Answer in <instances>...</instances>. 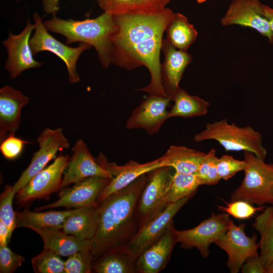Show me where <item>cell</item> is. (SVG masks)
<instances>
[{"label": "cell", "instance_id": "44", "mask_svg": "<svg viewBox=\"0 0 273 273\" xmlns=\"http://www.w3.org/2000/svg\"><path fill=\"white\" fill-rule=\"evenodd\" d=\"M265 273H273V264L266 269Z\"/></svg>", "mask_w": 273, "mask_h": 273}, {"label": "cell", "instance_id": "39", "mask_svg": "<svg viewBox=\"0 0 273 273\" xmlns=\"http://www.w3.org/2000/svg\"><path fill=\"white\" fill-rule=\"evenodd\" d=\"M25 260L22 256L13 252L7 246H0V272L11 273Z\"/></svg>", "mask_w": 273, "mask_h": 273}, {"label": "cell", "instance_id": "23", "mask_svg": "<svg viewBox=\"0 0 273 273\" xmlns=\"http://www.w3.org/2000/svg\"><path fill=\"white\" fill-rule=\"evenodd\" d=\"M205 153L185 146L172 145L159 157L161 166H166L180 173H195Z\"/></svg>", "mask_w": 273, "mask_h": 273}, {"label": "cell", "instance_id": "40", "mask_svg": "<svg viewBox=\"0 0 273 273\" xmlns=\"http://www.w3.org/2000/svg\"><path fill=\"white\" fill-rule=\"evenodd\" d=\"M240 270L243 273H265V267L259 255L247 259Z\"/></svg>", "mask_w": 273, "mask_h": 273}, {"label": "cell", "instance_id": "8", "mask_svg": "<svg viewBox=\"0 0 273 273\" xmlns=\"http://www.w3.org/2000/svg\"><path fill=\"white\" fill-rule=\"evenodd\" d=\"M192 196L187 197L175 202L167 204L140 227L139 230L125 245L126 250L132 255L138 257L161 236L173 222L174 215Z\"/></svg>", "mask_w": 273, "mask_h": 273}, {"label": "cell", "instance_id": "9", "mask_svg": "<svg viewBox=\"0 0 273 273\" xmlns=\"http://www.w3.org/2000/svg\"><path fill=\"white\" fill-rule=\"evenodd\" d=\"M231 220L229 215L225 212L213 213L192 229L181 231L175 229L177 243H180L184 248H197L201 256L206 258L209 254V245L227 231Z\"/></svg>", "mask_w": 273, "mask_h": 273}, {"label": "cell", "instance_id": "6", "mask_svg": "<svg viewBox=\"0 0 273 273\" xmlns=\"http://www.w3.org/2000/svg\"><path fill=\"white\" fill-rule=\"evenodd\" d=\"M34 33L30 39V46L33 55L41 51L50 52L61 59L65 64L70 83H76L80 80L77 72V60L84 51L91 46L81 43L76 48H72L64 44L51 35L46 28L42 19L36 12L33 14Z\"/></svg>", "mask_w": 273, "mask_h": 273}, {"label": "cell", "instance_id": "26", "mask_svg": "<svg viewBox=\"0 0 273 273\" xmlns=\"http://www.w3.org/2000/svg\"><path fill=\"white\" fill-rule=\"evenodd\" d=\"M171 0H97L105 12L112 15L151 14L166 8Z\"/></svg>", "mask_w": 273, "mask_h": 273}, {"label": "cell", "instance_id": "34", "mask_svg": "<svg viewBox=\"0 0 273 273\" xmlns=\"http://www.w3.org/2000/svg\"><path fill=\"white\" fill-rule=\"evenodd\" d=\"M94 259L90 251H82L68 256L65 261L64 273H90Z\"/></svg>", "mask_w": 273, "mask_h": 273}, {"label": "cell", "instance_id": "21", "mask_svg": "<svg viewBox=\"0 0 273 273\" xmlns=\"http://www.w3.org/2000/svg\"><path fill=\"white\" fill-rule=\"evenodd\" d=\"M29 101L21 91L10 86L0 89V142L15 134L19 127L21 110Z\"/></svg>", "mask_w": 273, "mask_h": 273}, {"label": "cell", "instance_id": "4", "mask_svg": "<svg viewBox=\"0 0 273 273\" xmlns=\"http://www.w3.org/2000/svg\"><path fill=\"white\" fill-rule=\"evenodd\" d=\"M195 142L214 140L219 143L226 151L250 152L265 159L267 151L263 146L262 135L250 126L239 127L222 119L208 123L205 128L193 138Z\"/></svg>", "mask_w": 273, "mask_h": 273}, {"label": "cell", "instance_id": "36", "mask_svg": "<svg viewBox=\"0 0 273 273\" xmlns=\"http://www.w3.org/2000/svg\"><path fill=\"white\" fill-rule=\"evenodd\" d=\"M225 204V206H219V210L239 219L249 218L257 211L263 210L265 208V207L262 206L254 207L252 204L242 200L233 201Z\"/></svg>", "mask_w": 273, "mask_h": 273}, {"label": "cell", "instance_id": "22", "mask_svg": "<svg viewBox=\"0 0 273 273\" xmlns=\"http://www.w3.org/2000/svg\"><path fill=\"white\" fill-rule=\"evenodd\" d=\"M34 231L41 237L43 247L59 255L69 256L77 252L90 250V240H80L65 234L60 229L43 228L35 229Z\"/></svg>", "mask_w": 273, "mask_h": 273}, {"label": "cell", "instance_id": "20", "mask_svg": "<svg viewBox=\"0 0 273 273\" xmlns=\"http://www.w3.org/2000/svg\"><path fill=\"white\" fill-rule=\"evenodd\" d=\"M162 51L164 61L161 65V78L164 90L172 98L180 89L179 83L187 66L192 60L187 51L175 48L166 39H163Z\"/></svg>", "mask_w": 273, "mask_h": 273}, {"label": "cell", "instance_id": "42", "mask_svg": "<svg viewBox=\"0 0 273 273\" xmlns=\"http://www.w3.org/2000/svg\"><path fill=\"white\" fill-rule=\"evenodd\" d=\"M10 238L7 226L4 221L0 220V246H7Z\"/></svg>", "mask_w": 273, "mask_h": 273}, {"label": "cell", "instance_id": "28", "mask_svg": "<svg viewBox=\"0 0 273 273\" xmlns=\"http://www.w3.org/2000/svg\"><path fill=\"white\" fill-rule=\"evenodd\" d=\"M253 226L259 233V256L266 269L273 264V205L263 210L255 218Z\"/></svg>", "mask_w": 273, "mask_h": 273}, {"label": "cell", "instance_id": "2", "mask_svg": "<svg viewBox=\"0 0 273 273\" xmlns=\"http://www.w3.org/2000/svg\"><path fill=\"white\" fill-rule=\"evenodd\" d=\"M148 173L99 202L97 228L90 241L94 261L109 251L121 248L132 237L136 206L147 182Z\"/></svg>", "mask_w": 273, "mask_h": 273}, {"label": "cell", "instance_id": "19", "mask_svg": "<svg viewBox=\"0 0 273 273\" xmlns=\"http://www.w3.org/2000/svg\"><path fill=\"white\" fill-rule=\"evenodd\" d=\"M176 243L172 222L161 236L137 257L136 271L141 273L161 271L168 262Z\"/></svg>", "mask_w": 273, "mask_h": 273}, {"label": "cell", "instance_id": "43", "mask_svg": "<svg viewBox=\"0 0 273 273\" xmlns=\"http://www.w3.org/2000/svg\"><path fill=\"white\" fill-rule=\"evenodd\" d=\"M263 11L264 16L269 22L270 30L273 34V8L263 5Z\"/></svg>", "mask_w": 273, "mask_h": 273}, {"label": "cell", "instance_id": "41", "mask_svg": "<svg viewBox=\"0 0 273 273\" xmlns=\"http://www.w3.org/2000/svg\"><path fill=\"white\" fill-rule=\"evenodd\" d=\"M42 4L44 11L53 16L60 10L59 0H42Z\"/></svg>", "mask_w": 273, "mask_h": 273}, {"label": "cell", "instance_id": "45", "mask_svg": "<svg viewBox=\"0 0 273 273\" xmlns=\"http://www.w3.org/2000/svg\"><path fill=\"white\" fill-rule=\"evenodd\" d=\"M208 0H197V2L198 4H202L204 3L205 2L207 1Z\"/></svg>", "mask_w": 273, "mask_h": 273}, {"label": "cell", "instance_id": "27", "mask_svg": "<svg viewBox=\"0 0 273 273\" xmlns=\"http://www.w3.org/2000/svg\"><path fill=\"white\" fill-rule=\"evenodd\" d=\"M137 257L121 247L109 251L94 261L93 271L97 273H130L136 271Z\"/></svg>", "mask_w": 273, "mask_h": 273}, {"label": "cell", "instance_id": "12", "mask_svg": "<svg viewBox=\"0 0 273 273\" xmlns=\"http://www.w3.org/2000/svg\"><path fill=\"white\" fill-rule=\"evenodd\" d=\"M172 98L149 94L131 112L125 123L128 129L140 128L148 134L157 133L168 118L167 108Z\"/></svg>", "mask_w": 273, "mask_h": 273}, {"label": "cell", "instance_id": "7", "mask_svg": "<svg viewBox=\"0 0 273 273\" xmlns=\"http://www.w3.org/2000/svg\"><path fill=\"white\" fill-rule=\"evenodd\" d=\"M37 142L38 150L34 153L30 164L18 180L12 186L16 193L44 168L50 161L55 159L58 152L68 149L70 145L61 128H46L38 136Z\"/></svg>", "mask_w": 273, "mask_h": 273}, {"label": "cell", "instance_id": "11", "mask_svg": "<svg viewBox=\"0 0 273 273\" xmlns=\"http://www.w3.org/2000/svg\"><path fill=\"white\" fill-rule=\"evenodd\" d=\"M259 0H233L221 18L222 26L238 25L253 29L273 43V34Z\"/></svg>", "mask_w": 273, "mask_h": 273}, {"label": "cell", "instance_id": "29", "mask_svg": "<svg viewBox=\"0 0 273 273\" xmlns=\"http://www.w3.org/2000/svg\"><path fill=\"white\" fill-rule=\"evenodd\" d=\"M173 105L168 111V118L174 117L190 118L205 115L209 103L195 95L180 89L173 96Z\"/></svg>", "mask_w": 273, "mask_h": 273}, {"label": "cell", "instance_id": "13", "mask_svg": "<svg viewBox=\"0 0 273 273\" xmlns=\"http://www.w3.org/2000/svg\"><path fill=\"white\" fill-rule=\"evenodd\" d=\"M96 160L112 176V178L100 194L98 198V203L126 188L141 176L162 167L159 158L144 163L130 160L123 165H118L114 162H109L100 153Z\"/></svg>", "mask_w": 273, "mask_h": 273}, {"label": "cell", "instance_id": "10", "mask_svg": "<svg viewBox=\"0 0 273 273\" xmlns=\"http://www.w3.org/2000/svg\"><path fill=\"white\" fill-rule=\"evenodd\" d=\"M244 229V224L237 225L231 220L227 231L214 243L227 253L226 264L232 273L239 272L247 259L259 255L256 237L247 236Z\"/></svg>", "mask_w": 273, "mask_h": 273}, {"label": "cell", "instance_id": "17", "mask_svg": "<svg viewBox=\"0 0 273 273\" xmlns=\"http://www.w3.org/2000/svg\"><path fill=\"white\" fill-rule=\"evenodd\" d=\"M72 155L64 171L61 188L77 183L90 177L110 179L112 176L94 158L83 140H78L72 148Z\"/></svg>", "mask_w": 273, "mask_h": 273}, {"label": "cell", "instance_id": "31", "mask_svg": "<svg viewBox=\"0 0 273 273\" xmlns=\"http://www.w3.org/2000/svg\"><path fill=\"white\" fill-rule=\"evenodd\" d=\"M200 185L195 173L185 174L174 171L166 192L164 204L193 195Z\"/></svg>", "mask_w": 273, "mask_h": 273}, {"label": "cell", "instance_id": "37", "mask_svg": "<svg viewBox=\"0 0 273 273\" xmlns=\"http://www.w3.org/2000/svg\"><path fill=\"white\" fill-rule=\"evenodd\" d=\"M245 161L235 159L233 156L223 155L218 158L217 169L218 175L221 179L226 180L238 172L244 170Z\"/></svg>", "mask_w": 273, "mask_h": 273}, {"label": "cell", "instance_id": "32", "mask_svg": "<svg viewBox=\"0 0 273 273\" xmlns=\"http://www.w3.org/2000/svg\"><path fill=\"white\" fill-rule=\"evenodd\" d=\"M31 264L36 273H64L65 261L59 255L45 247L32 258Z\"/></svg>", "mask_w": 273, "mask_h": 273}, {"label": "cell", "instance_id": "5", "mask_svg": "<svg viewBox=\"0 0 273 273\" xmlns=\"http://www.w3.org/2000/svg\"><path fill=\"white\" fill-rule=\"evenodd\" d=\"M244 177L231 195L232 201L242 200L259 206L273 205V163L244 152Z\"/></svg>", "mask_w": 273, "mask_h": 273}, {"label": "cell", "instance_id": "14", "mask_svg": "<svg viewBox=\"0 0 273 273\" xmlns=\"http://www.w3.org/2000/svg\"><path fill=\"white\" fill-rule=\"evenodd\" d=\"M69 160L68 155H60L19 192L17 198L21 204L46 196L61 188L64 171Z\"/></svg>", "mask_w": 273, "mask_h": 273}, {"label": "cell", "instance_id": "35", "mask_svg": "<svg viewBox=\"0 0 273 273\" xmlns=\"http://www.w3.org/2000/svg\"><path fill=\"white\" fill-rule=\"evenodd\" d=\"M15 194L12 186H8L2 193L0 199V220L4 221L7 226L10 237L16 228V213L12 206Z\"/></svg>", "mask_w": 273, "mask_h": 273}, {"label": "cell", "instance_id": "30", "mask_svg": "<svg viewBox=\"0 0 273 273\" xmlns=\"http://www.w3.org/2000/svg\"><path fill=\"white\" fill-rule=\"evenodd\" d=\"M166 39L177 49L187 51L196 40L198 32L187 18L179 13H174L165 30Z\"/></svg>", "mask_w": 273, "mask_h": 273}, {"label": "cell", "instance_id": "16", "mask_svg": "<svg viewBox=\"0 0 273 273\" xmlns=\"http://www.w3.org/2000/svg\"><path fill=\"white\" fill-rule=\"evenodd\" d=\"M170 167L162 166L149 172L147 182L138 205L142 223H145L166 205L164 199L173 173Z\"/></svg>", "mask_w": 273, "mask_h": 273}, {"label": "cell", "instance_id": "15", "mask_svg": "<svg viewBox=\"0 0 273 273\" xmlns=\"http://www.w3.org/2000/svg\"><path fill=\"white\" fill-rule=\"evenodd\" d=\"M35 25L28 21L25 27L18 34L9 32L8 38L2 43L8 52L5 68L11 78H15L26 70L41 66L42 62L36 61L30 46V35Z\"/></svg>", "mask_w": 273, "mask_h": 273}, {"label": "cell", "instance_id": "38", "mask_svg": "<svg viewBox=\"0 0 273 273\" xmlns=\"http://www.w3.org/2000/svg\"><path fill=\"white\" fill-rule=\"evenodd\" d=\"M31 143L11 134L1 142L0 151L3 156L7 159L13 160L18 158L22 153L24 146Z\"/></svg>", "mask_w": 273, "mask_h": 273}, {"label": "cell", "instance_id": "33", "mask_svg": "<svg viewBox=\"0 0 273 273\" xmlns=\"http://www.w3.org/2000/svg\"><path fill=\"white\" fill-rule=\"evenodd\" d=\"M217 160L214 149H211L205 154L195 173L201 185H215L220 180L217 169Z\"/></svg>", "mask_w": 273, "mask_h": 273}, {"label": "cell", "instance_id": "1", "mask_svg": "<svg viewBox=\"0 0 273 273\" xmlns=\"http://www.w3.org/2000/svg\"><path fill=\"white\" fill-rule=\"evenodd\" d=\"M174 13L166 8L155 13L113 15L118 28L112 38V63L127 70L146 67L151 80L139 90L150 95L167 96L160 55L163 33Z\"/></svg>", "mask_w": 273, "mask_h": 273}, {"label": "cell", "instance_id": "3", "mask_svg": "<svg viewBox=\"0 0 273 273\" xmlns=\"http://www.w3.org/2000/svg\"><path fill=\"white\" fill-rule=\"evenodd\" d=\"M43 23L48 31L63 35L66 44L79 42L94 47L103 67L112 63V38L118 28L112 15L104 12L83 20H64L54 15Z\"/></svg>", "mask_w": 273, "mask_h": 273}, {"label": "cell", "instance_id": "18", "mask_svg": "<svg viewBox=\"0 0 273 273\" xmlns=\"http://www.w3.org/2000/svg\"><path fill=\"white\" fill-rule=\"evenodd\" d=\"M111 179L98 176L90 177L66 188L59 194V199L51 204L41 206L39 210L66 207L80 208L98 204V198Z\"/></svg>", "mask_w": 273, "mask_h": 273}, {"label": "cell", "instance_id": "25", "mask_svg": "<svg viewBox=\"0 0 273 273\" xmlns=\"http://www.w3.org/2000/svg\"><path fill=\"white\" fill-rule=\"evenodd\" d=\"M77 209L42 212L24 210L16 213V228H26L33 231L43 228L62 230L66 219Z\"/></svg>", "mask_w": 273, "mask_h": 273}, {"label": "cell", "instance_id": "24", "mask_svg": "<svg viewBox=\"0 0 273 273\" xmlns=\"http://www.w3.org/2000/svg\"><path fill=\"white\" fill-rule=\"evenodd\" d=\"M99 219L98 204L77 208L68 217L62 228L65 234L80 240H90L97 230Z\"/></svg>", "mask_w": 273, "mask_h": 273}]
</instances>
